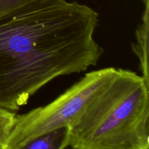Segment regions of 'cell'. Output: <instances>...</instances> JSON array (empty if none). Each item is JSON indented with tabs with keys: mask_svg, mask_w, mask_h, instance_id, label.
<instances>
[{
	"mask_svg": "<svg viewBox=\"0 0 149 149\" xmlns=\"http://www.w3.org/2000/svg\"><path fill=\"white\" fill-rule=\"evenodd\" d=\"M98 13L66 0H31L0 16V109L15 112L57 77L97 64Z\"/></svg>",
	"mask_w": 149,
	"mask_h": 149,
	"instance_id": "obj_1",
	"label": "cell"
},
{
	"mask_svg": "<svg viewBox=\"0 0 149 149\" xmlns=\"http://www.w3.org/2000/svg\"><path fill=\"white\" fill-rule=\"evenodd\" d=\"M149 83L116 68L70 126L72 149H141L149 146Z\"/></svg>",
	"mask_w": 149,
	"mask_h": 149,
	"instance_id": "obj_2",
	"label": "cell"
},
{
	"mask_svg": "<svg viewBox=\"0 0 149 149\" xmlns=\"http://www.w3.org/2000/svg\"><path fill=\"white\" fill-rule=\"evenodd\" d=\"M116 71V68L110 67L87 73L49 104L26 113L16 114L5 140L6 149H15L42 134L71 126Z\"/></svg>",
	"mask_w": 149,
	"mask_h": 149,
	"instance_id": "obj_3",
	"label": "cell"
},
{
	"mask_svg": "<svg viewBox=\"0 0 149 149\" xmlns=\"http://www.w3.org/2000/svg\"><path fill=\"white\" fill-rule=\"evenodd\" d=\"M148 31H149V0H145V9L142 20L135 32L136 42L132 44V49L138 58L142 77L149 83L148 73Z\"/></svg>",
	"mask_w": 149,
	"mask_h": 149,
	"instance_id": "obj_4",
	"label": "cell"
},
{
	"mask_svg": "<svg viewBox=\"0 0 149 149\" xmlns=\"http://www.w3.org/2000/svg\"><path fill=\"white\" fill-rule=\"evenodd\" d=\"M69 139L70 127H64L35 137L15 149H65L69 146Z\"/></svg>",
	"mask_w": 149,
	"mask_h": 149,
	"instance_id": "obj_5",
	"label": "cell"
},
{
	"mask_svg": "<svg viewBox=\"0 0 149 149\" xmlns=\"http://www.w3.org/2000/svg\"><path fill=\"white\" fill-rule=\"evenodd\" d=\"M15 116V112L0 109V141L7 139L14 125Z\"/></svg>",
	"mask_w": 149,
	"mask_h": 149,
	"instance_id": "obj_6",
	"label": "cell"
},
{
	"mask_svg": "<svg viewBox=\"0 0 149 149\" xmlns=\"http://www.w3.org/2000/svg\"><path fill=\"white\" fill-rule=\"evenodd\" d=\"M31 0H0V16Z\"/></svg>",
	"mask_w": 149,
	"mask_h": 149,
	"instance_id": "obj_7",
	"label": "cell"
},
{
	"mask_svg": "<svg viewBox=\"0 0 149 149\" xmlns=\"http://www.w3.org/2000/svg\"><path fill=\"white\" fill-rule=\"evenodd\" d=\"M0 149H6L5 148V141H0Z\"/></svg>",
	"mask_w": 149,
	"mask_h": 149,
	"instance_id": "obj_8",
	"label": "cell"
},
{
	"mask_svg": "<svg viewBox=\"0 0 149 149\" xmlns=\"http://www.w3.org/2000/svg\"><path fill=\"white\" fill-rule=\"evenodd\" d=\"M141 149H149V146H146V147H144V148H141Z\"/></svg>",
	"mask_w": 149,
	"mask_h": 149,
	"instance_id": "obj_9",
	"label": "cell"
}]
</instances>
